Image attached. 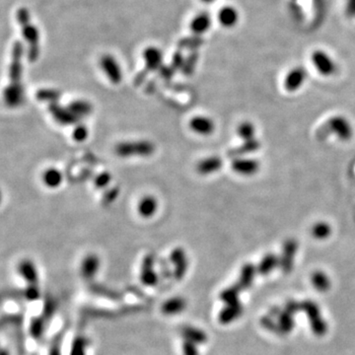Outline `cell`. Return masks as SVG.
Instances as JSON below:
<instances>
[{"label":"cell","mask_w":355,"mask_h":355,"mask_svg":"<svg viewBox=\"0 0 355 355\" xmlns=\"http://www.w3.org/2000/svg\"><path fill=\"white\" fill-rule=\"evenodd\" d=\"M279 265H280L279 256L274 253H267L261 258L258 265L256 266L257 273L261 275H266Z\"/></svg>","instance_id":"obj_22"},{"label":"cell","mask_w":355,"mask_h":355,"mask_svg":"<svg viewBox=\"0 0 355 355\" xmlns=\"http://www.w3.org/2000/svg\"><path fill=\"white\" fill-rule=\"evenodd\" d=\"M115 154L119 157L142 156L147 157L154 153L155 146L152 142L147 140L140 141H126L118 143L114 148Z\"/></svg>","instance_id":"obj_2"},{"label":"cell","mask_w":355,"mask_h":355,"mask_svg":"<svg viewBox=\"0 0 355 355\" xmlns=\"http://www.w3.org/2000/svg\"><path fill=\"white\" fill-rule=\"evenodd\" d=\"M23 94V87H12L8 85L4 90L5 104L10 107H16L20 106L24 99Z\"/></svg>","instance_id":"obj_20"},{"label":"cell","mask_w":355,"mask_h":355,"mask_svg":"<svg viewBox=\"0 0 355 355\" xmlns=\"http://www.w3.org/2000/svg\"><path fill=\"white\" fill-rule=\"evenodd\" d=\"M182 351L184 355H198V350L195 347V343L186 339L183 342Z\"/></svg>","instance_id":"obj_47"},{"label":"cell","mask_w":355,"mask_h":355,"mask_svg":"<svg viewBox=\"0 0 355 355\" xmlns=\"http://www.w3.org/2000/svg\"><path fill=\"white\" fill-rule=\"evenodd\" d=\"M18 270H19V273L22 275V277L30 285H36L37 272H36L35 264L31 260L25 259V260L21 261L19 264Z\"/></svg>","instance_id":"obj_23"},{"label":"cell","mask_w":355,"mask_h":355,"mask_svg":"<svg viewBox=\"0 0 355 355\" xmlns=\"http://www.w3.org/2000/svg\"><path fill=\"white\" fill-rule=\"evenodd\" d=\"M143 57L145 59V68L143 70H141L134 78L133 80V84L135 86H139L141 85L145 79L147 78V75L154 71V70H159L160 67L163 65L162 64V52L160 49L154 47V46H149L147 47L144 51H143Z\"/></svg>","instance_id":"obj_3"},{"label":"cell","mask_w":355,"mask_h":355,"mask_svg":"<svg viewBox=\"0 0 355 355\" xmlns=\"http://www.w3.org/2000/svg\"><path fill=\"white\" fill-rule=\"evenodd\" d=\"M259 147H260V142L257 139L244 141V143L241 146L230 150L228 152V156L233 157L234 159L240 158L243 155L249 154V153L257 151L259 149Z\"/></svg>","instance_id":"obj_25"},{"label":"cell","mask_w":355,"mask_h":355,"mask_svg":"<svg viewBox=\"0 0 355 355\" xmlns=\"http://www.w3.org/2000/svg\"><path fill=\"white\" fill-rule=\"evenodd\" d=\"M48 110L53 116V118L60 124L63 125H72L76 124L80 121V118L78 115H76L73 111L70 110L69 107H63L59 106L57 103L49 104Z\"/></svg>","instance_id":"obj_9"},{"label":"cell","mask_w":355,"mask_h":355,"mask_svg":"<svg viewBox=\"0 0 355 355\" xmlns=\"http://www.w3.org/2000/svg\"><path fill=\"white\" fill-rule=\"evenodd\" d=\"M57 347L58 346H55V347H53V350L50 352V355H60V353H59V350L57 349Z\"/></svg>","instance_id":"obj_53"},{"label":"cell","mask_w":355,"mask_h":355,"mask_svg":"<svg viewBox=\"0 0 355 355\" xmlns=\"http://www.w3.org/2000/svg\"><path fill=\"white\" fill-rule=\"evenodd\" d=\"M197 60H198V52L196 50L190 51L189 55L184 59L183 66H182V68L180 70L182 72V74H184L186 76L191 75L193 73V71H194Z\"/></svg>","instance_id":"obj_38"},{"label":"cell","mask_w":355,"mask_h":355,"mask_svg":"<svg viewBox=\"0 0 355 355\" xmlns=\"http://www.w3.org/2000/svg\"><path fill=\"white\" fill-rule=\"evenodd\" d=\"M298 249V243L294 239H287L282 246L280 258V268L283 272L289 273L294 265V258Z\"/></svg>","instance_id":"obj_7"},{"label":"cell","mask_w":355,"mask_h":355,"mask_svg":"<svg viewBox=\"0 0 355 355\" xmlns=\"http://www.w3.org/2000/svg\"><path fill=\"white\" fill-rule=\"evenodd\" d=\"M232 170L245 177L253 176L259 170V163L255 159H248V158H236L232 161L231 164Z\"/></svg>","instance_id":"obj_11"},{"label":"cell","mask_w":355,"mask_h":355,"mask_svg":"<svg viewBox=\"0 0 355 355\" xmlns=\"http://www.w3.org/2000/svg\"><path fill=\"white\" fill-rule=\"evenodd\" d=\"M301 311L307 315L310 321H313L321 317L319 306L312 300H305L301 302Z\"/></svg>","instance_id":"obj_34"},{"label":"cell","mask_w":355,"mask_h":355,"mask_svg":"<svg viewBox=\"0 0 355 355\" xmlns=\"http://www.w3.org/2000/svg\"><path fill=\"white\" fill-rule=\"evenodd\" d=\"M202 43H203L202 37L200 36L193 35L190 36H185L180 38L178 42V49H190L192 51L198 48Z\"/></svg>","instance_id":"obj_33"},{"label":"cell","mask_w":355,"mask_h":355,"mask_svg":"<svg viewBox=\"0 0 355 355\" xmlns=\"http://www.w3.org/2000/svg\"><path fill=\"white\" fill-rule=\"evenodd\" d=\"M189 127L197 134L210 135L215 129V123L211 118L207 116L197 115L193 116L190 119Z\"/></svg>","instance_id":"obj_15"},{"label":"cell","mask_w":355,"mask_h":355,"mask_svg":"<svg viewBox=\"0 0 355 355\" xmlns=\"http://www.w3.org/2000/svg\"><path fill=\"white\" fill-rule=\"evenodd\" d=\"M281 313H282L281 309L277 306H273L269 309V316L272 318H278Z\"/></svg>","instance_id":"obj_52"},{"label":"cell","mask_w":355,"mask_h":355,"mask_svg":"<svg viewBox=\"0 0 355 355\" xmlns=\"http://www.w3.org/2000/svg\"><path fill=\"white\" fill-rule=\"evenodd\" d=\"M326 127L340 140H349L353 135L351 123L342 115H334L327 120Z\"/></svg>","instance_id":"obj_6"},{"label":"cell","mask_w":355,"mask_h":355,"mask_svg":"<svg viewBox=\"0 0 355 355\" xmlns=\"http://www.w3.org/2000/svg\"><path fill=\"white\" fill-rule=\"evenodd\" d=\"M100 267V259L95 254H89L87 255L81 264V273L84 278L91 279L93 278Z\"/></svg>","instance_id":"obj_19"},{"label":"cell","mask_w":355,"mask_h":355,"mask_svg":"<svg viewBox=\"0 0 355 355\" xmlns=\"http://www.w3.org/2000/svg\"><path fill=\"white\" fill-rule=\"evenodd\" d=\"M86 348V340L83 337H78L75 339L72 345V349L70 355H85Z\"/></svg>","instance_id":"obj_42"},{"label":"cell","mask_w":355,"mask_h":355,"mask_svg":"<svg viewBox=\"0 0 355 355\" xmlns=\"http://www.w3.org/2000/svg\"><path fill=\"white\" fill-rule=\"evenodd\" d=\"M223 166V161L218 156H210L199 161L196 165V171L203 176L210 175L219 171Z\"/></svg>","instance_id":"obj_16"},{"label":"cell","mask_w":355,"mask_h":355,"mask_svg":"<svg viewBox=\"0 0 355 355\" xmlns=\"http://www.w3.org/2000/svg\"><path fill=\"white\" fill-rule=\"evenodd\" d=\"M203 3H206V4H210V3H212V2H214L215 0H201Z\"/></svg>","instance_id":"obj_54"},{"label":"cell","mask_w":355,"mask_h":355,"mask_svg":"<svg viewBox=\"0 0 355 355\" xmlns=\"http://www.w3.org/2000/svg\"><path fill=\"white\" fill-rule=\"evenodd\" d=\"M217 19L221 26L227 29H231L238 24L240 20V14L234 6L225 5L218 11Z\"/></svg>","instance_id":"obj_14"},{"label":"cell","mask_w":355,"mask_h":355,"mask_svg":"<svg viewBox=\"0 0 355 355\" xmlns=\"http://www.w3.org/2000/svg\"><path fill=\"white\" fill-rule=\"evenodd\" d=\"M310 325L313 333L318 336H322L327 331V323L321 317L313 321H310Z\"/></svg>","instance_id":"obj_39"},{"label":"cell","mask_w":355,"mask_h":355,"mask_svg":"<svg viewBox=\"0 0 355 355\" xmlns=\"http://www.w3.org/2000/svg\"><path fill=\"white\" fill-rule=\"evenodd\" d=\"M278 325L282 334L289 333L295 326V320L293 316L286 313L285 311H282V313L278 317Z\"/></svg>","instance_id":"obj_36"},{"label":"cell","mask_w":355,"mask_h":355,"mask_svg":"<svg viewBox=\"0 0 355 355\" xmlns=\"http://www.w3.org/2000/svg\"><path fill=\"white\" fill-rule=\"evenodd\" d=\"M170 260L175 265L174 276L178 280L181 279L187 269V259L183 248H176L173 249L170 254Z\"/></svg>","instance_id":"obj_12"},{"label":"cell","mask_w":355,"mask_h":355,"mask_svg":"<svg viewBox=\"0 0 355 355\" xmlns=\"http://www.w3.org/2000/svg\"><path fill=\"white\" fill-rule=\"evenodd\" d=\"M36 285H30V287L26 290V297L32 301L36 299L38 297L37 289L35 287Z\"/></svg>","instance_id":"obj_51"},{"label":"cell","mask_w":355,"mask_h":355,"mask_svg":"<svg viewBox=\"0 0 355 355\" xmlns=\"http://www.w3.org/2000/svg\"><path fill=\"white\" fill-rule=\"evenodd\" d=\"M257 272L256 267L251 263H246L242 266L238 284L242 289H248L251 286L254 276Z\"/></svg>","instance_id":"obj_24"},{"label":"cell","mask_w":355,"mask_h":355,"mask_svg":"<svg viewBox=\"0 0 355 355\" xmlns=\"http://www.w3.org/2000/svg\"><path fill=\"white\" fill-rule=\"evenodd\" d=\"M184 63V58L182 55V52L180 49L177 50L172 57V61H171V67L174 69V71H178V70H181L182 66Z\"/></svg>","instance_id":"obj_44"},{"label":"cell","mask_w":355,"mask_h":355,"mask_svg":"<svg viewBox=\"0 0 355 355\" xmlns=\"http://www.w3.org/2000/svg\"><path fill=\"white\" fill-rule=\"evenodd\" d=\"M238 135L244 140L248 141L255 139V127L250 121H243L238 125Z\"/></svg>","instance_id":"obj_35"},{"label":"cell","mask_w":355,"mask_h":355,"mask_svg":"<svg viewBox=\"0 0 355 355\" xmlns=\"http://www.w3.org/2000/svg\"><path fill=\"white\" fill-rule=\"evenodd\" d=\"M181 333L186 340L192 341L194 343H204L207 340V336L205 332L192 326L183 327Z\"/></svg>","instance_id":"obj_30"},{"label":"cell","mask_w":355,"mask_h":355,"mask_svg":"<svg viewBox=\"0 0 355 355\" xmlns=\"http://www.w3.org/2000/svg\"><path fill=\"white\" fill-rule=\"evenodd\" d=\"M185 301L181 298H173L166 301L162 306V311L164 314L172 315L177 314L182 311L185 308Z\"/></svg>","instance_id":"obj_31"},{"label":"cell","mask_w":355,"mask_h":355,"mask_svg":"<svg viewBox=\"0 0 355 355\" xmlns=\"http://www.w3.org/2000/svg\"><path fill=\"white\" fill-rule=\"evenodd\" d=\"M118 193H119V189H118L117 187H112L111 189L107 190V191L106 192V194L104 195L103 203H104L105 205H107V204L111 203V202L116 198V196L118 195Z\"/></svg>","instance_id":"obj_48"},{"label":"cell","mask_w":355,"mask_h":355,"mask_svg":"<svg viewBox=\"0 0 355 355\" xmlns=\"http://www.w3.org/2000/svg\"><path fill=\"white\" fill-rule=\"evenodd\" d=\"M100 66L107 76L108 80L116 85L121 82L122 72L117 61L109 54H105L100 59Z\"/></svg>","instance_id":"obj_8"},{"label":"cell","mask_w":355,"mask_h":355,"mask_svg":"<svg viewBox=\"0 0 355 355\" xmlns=\"http://www.w3.org/2000/svg\"><path fill=\"white\" fill-rule=\"evenodd\" d=\"M260 324L267 330L274 332L276 334L282 335V332L280 330V327L278 325V322H275L272 319V317L270 316H263L260 318Z\"/></svg>","instance_id":"obj_40"},{"label":"cell","mask_w":355,"mask_h":355,"mask_svg":"<svg viewBox=\"0 0 355 355\" xmlns=\"http://www.w3.org/2000/svg\"><path fill=\"white\" fill-rule=\"evenodd\" d=\"M68 107L70 108L71 111H73L79 117L89 115L93 110L92 105L89 102H86L83 100H76V101L71 102L69 104Z\"/></svg>","instance_id":"obj_32"},{"label":"cell","mask_w":355,"mask_h":355,"mask_svg":"<svg viewBox=\"0 0 355 355\" xmlns=\"http://www.w3.org/2000/svg\"><path fill=\"white\" fill-rule=\"evenodd\" d=\"M17 20L21 26L23 36L29 44L28 59L30 62H34L37 59L39 54L38 31L33 24H31L29 11L26 8H20L17 11Z\"/></svg>","instance_id":"obj_1"},{"label":"cell","mask_w":355,"mask_h":355,"mask_svg":"<svg viewBox=\"0 0 355 355\" xmlns=\"http://www.w3.org/2000/svg\"><path fill=\"white\" fill-rule=\"evenodd\" d=\"M307 71L303 66H295L288 71L284 79V88L288 92L299 90L305 83Z\"/></svg>","instance_id":"obj_10"},{"label":"cell","mask_w":355,"mask_h":355,"mask_svg":"<svg viewBox=\"0 0 355 355\" xmlns=\"http://www.w3.org/2000/svg\"><path fill=\"white\" fill-rule=\"evenodd\" d=\"M24 52V46L21 41L17 40L13 44L11 63L9 66V86L22 87L21 76H22V55Z\"/></svg>","instance_id":"obj_5"},{"label":"cell","mask_w":355,"mask_h":355,"mask_svg":"<svg viewBox=\"0 0 355 355\" xmlns=\"http://www.w3.org/2000/svg\"><path fill=\"white\" fill-rule=\"evenodd\" d=\"M158 208V202L156 198L152 195H146L138 203L137 210L140 216L143 218L152 217Z\"/></svg>","instance_id":"obj_21"},{"label":"cell","mask_w":355,"mask_h":355,"mask_svg":"<svg viewBox=\"0 0 355 355\" xmlns=\"http://www.w3.org/2000/svg\"><path fill=\"white\" fill-rule=\"evenodd\" d=\"M311 281L313 286L320 292H324L328 290L330 287V280L328 276L323 271L320 270L312 273Z\"/></svg>","instance_id":"obj_27"},{"label":"cell","mask_w":355,"mask_h":355,"mask_svg":"<svg viewBox=\"0 0 355 355\" xmlns=\"http://www.w3.org/2000/svg\"><path fill=\"white\" fill-rule=\"evenodd\" d=\"M211 26V18L207 12H201L197 14L190 23V30L194 35L200 36L206 33Z\"/></svg>","instance_id":"obj_18"},{"label":"cell","mask_w":355,"mask_h":355,"mask_svg":"<svg viewBox=\"0 0 355 355\" xmlns=\"http://www.w3.org/2000/svg\"><path fill=\"white\" fill-rule=\"evenodd\" d=\"M243 306L240 302L232 305H226V307L219 313V321L227 324L240 318L243 314Z\"/></svg>","instance_id":"obj_17"},{"label":"cell","mask_w":355,"mask_h":355,"mask_svg":"<svg viewBox=\"0 0 355 355\" xmlns=\"http://www.w3.org/2000/svg\"><path fill=\"white\" fill-rule=\"evenodd\" d=\"M43 332V321L42 320H36L33 321V323L31 324V333L33 334L34 337H38L42 334Z\"/></svg>","instance_id":"obj_46"},{"label":"cell","mask_w":355,"mask_h":355,"mask_svg":"<svg viewBox=\"0 0 355 355\" xmlns=\"http://www.w3.org/2000/svg\"><path fill=\"white\" fill-rule=\"evenodd\" d=\"M311 233L317 240H325L331 234V227L327 222L319 221L312 226Z\"/></svg>","instance_id":"obj_29"},{"label":"cell","mask_w":355,"mask_h":355,"mask_svg":"<svg viewBox=\"0 0 355 355\" xmlns=\"http://www.w3.org/2000/svg\"><path fill=\"white\" fill-rule=\"evenodd\" d=\"M284 311L292 316H294L296 313L301 311V302H297L295 300H288L285 303Z\"/></svg>","instance_id":"obj_45"},{"label":"cell","mask_w":355,"mask_h":355,"mask_svg":"<svg viewBox=\"0 0 355 355\" xmlns=\"http://www.w3.org/2000/svg\"><path fill=\"white\" fill-rule=\"evenodd\" d=\"M345 11L349 17L355 18V0H346Z\"/></svg>","instance_id":"obj_50"},{"label":"cell","mask_w":355,"mask_h":355,"mask_svg":"<svg viewBox=\"0 0 355 355\" xmlns=\"http://www.w3.org/2000/svg\"><path fill=\"white\" fill-rule=\"evenodd\" d=\"M110 180H111L110 174L107 172H102L98 176H96L94 179V184L97 188H104L109 183Z\"/></svg>","instance_id":"obj_41"},{"label":"cell","mask_w":355,"mask_h":355,"mask_svg":"<svg viewBox=\"0 0 355 355\" xmlns=\"http://www.w3.org/2000/svg\"><path fill=\"white\" fill-rule=\"evenodd\" d=\"M72 137L77 142H83L88 137V128L83 124H78L73 130Z\"/></svg>","instance_id":"obj_43"},{"label":"cell","mask_w":355,"mask_h":355,"mask_svg":"<svg viewBox=\"0 0 355 355\" xmlns=\"http://www.w3.org/2000/svg\"><path fill=\"white\" fill-rule=\"evenodd\" d=\"M140 280L144 285L154 286L158 282V276L154 271V257L151 254H147L142 261Z\"/></svg>","instance_id":"obj_13"},{"label":"cell","mask_w":355,"mask_h":355,"mask_svg":"<svg viewBox=\"0 0 355 355\" xmlns=\"http://www.w3.org/2000/svg\"><path fill=\"white\" fill-rule=\"evenodd\" d=\"M36 97L39 101L49 102V104L56 103L61 97V93L55 89H40L36 93Z\"/></svg>","instance_id":"obj_37"},{"label":"cell","mask_w":355,"mask_h":355,"mask_svg":"<svg viewBox=\"0 0 355 355\" xmlns=\"http://www.w3.org/2000/svg\"><path fill=\"white\" fill-rule=\"evenodd\" d=\"M242 288L238 283L224 289L220 293V300L223 301L226 305H232L239 302V294Z\"/></svg>","instance_id":"obj_28"},{"label":"cell","mask_w":355,"mask_h":355,"mask_svg":"<svg viewBox=\"0 0 355 355\" xmlns=\"http://www.w3.org/2000/svg\"><path fill=\"white\" fill-rule=\"evenodd\" d=\"M158 71H159L160 76H161L163 79H165V80H170V79L172 78V76L174 75V73H175V71H174V69L171 67V65H170V66L162 65Z\"/></svg>","instance_id":"obj_49"},{"label":"cell","mask_w":355,"mask_h":355,"mask_svg":"<svg viewBox=\"0 0 355 355\" xmlns=\"http://www.w3.org/2000/svg\"><path fill=\"white\" fill-rule=\"evenodd\" d=\"M62 178H63V177H62L61 172L55 168H49V169L45 170L42 175L43 183L50 188L59 186L62 182Z\"/></svg>","instance_id":"obj_26"},{"label":"cell","mask_w":355,"mask_h":355,"mask_svg":"<svg viewBox=\"0 0 355 355\" xmlns=\"http://www.w3.org/2000/svg\"><path fill=\"white\" fill-rule=\"evenodd\" d=\"M311 61L316 70L324 77L335 74L337 66L333 58L322 49H316L311 54Z\"/></svg>","instance_id":"obj_4"}]
</instances>
